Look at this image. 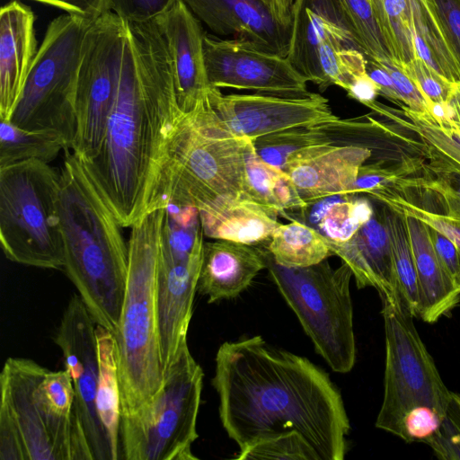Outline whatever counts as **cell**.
<instances>
[{"instance_id": "obj_24", "label": "cell", "mask_w": 460, "mask_h": 460, "mask_svg": "<svg viewBox=\"0 0 460 460\" xmlns=\"http://www.w3.org/2000/svg\"><path fill=\"white\" fill-rule=\"evenodd\" d=\"M204 235L256 245L270 240L280 224L277 215L245 196H226L199 209Z\"/></svg>"}, {"instance_id": "obj_19", "label": "cell", "mask_w": 460, "mask_h": 460, "mask_svg": "<svg viewBox=\"0 0 460 460\" xmlns=\"http://www.w3.org/2000/svg\"><path fill=\"white\" fill-rule=\"evenodd\" d=\"M217 37L242 40L287 57L291 27L282 25L265 0H182Z\"/></svg>"}, {"instance_id": "obj_37", "label": "cell", "mask_w": 460, "mask_h": 460, "mask_svg": "<svg viewBox=\"0 0 460 460\" xmlns=\"http://www.w3.org/2000/svg\"><path fill=\"white\" fill-rule=\"evenodd\" d=\"M427 445L442 460H460V394L452 392L445 415Z\"/></svg>"}, {"instance_id": "obj_31", "label": "cell", "mask_w": 460, "mask_h": 460, "mask_svg": "<svg viewBox=\"0 0 460 460\" xmlns=\"http://www.w3.org/2000/svg\"><path fill=\"white\" fill-rule=\"evenodd\" d=\"M66 149L65 138L55 130H29L1 119L0 167L28 160L49 164Z\"/></svg>"}, {"instance_id": "obj_29", "label": "cell", "mask_w": 460, "mask_h": 460, "mask_svg": "<svg viewBox=\"0 0 460 460\" xmlns=\"http://www.w3.org/2000/svg\"><path fill=\"white\" fill-rule=\"evenodd\" d=\"M269 241L268 250L274 262L288 269L314 266L333 254L319 231L298 220L279 224Z\"/></svg>"}, {"instance_id": "obj_4", "label": "cell", "mask_w": 460, "mask_h": 460, "mask_svg": "<svg viewBox=\"0 0 460 460\" xmlns=\"http://www.w3.org/2000/svg\"><path fill=\"white\" fill-rule=\"evenodd\" d=\"M165 208H157L131 226L125 297L113 333L121 417L146 406L164 382L155 290Z\"/></svg>"}, {"instance_id": "obj_34", "label": "cell", "mask_w": 460, "mask_h": 460, "mask_svg": "<svg viewBox=\"0 0 460 460\" xmlns=\"http://www.w3.org/2000/svg\"><path fill=\"white\" fill-rule=\"evenodd\" d=\"M326 127H296L252 140L258 155L267 163L282 168L296 152L315 145L332 142Z\"/></svg>"}, {"instance_id": "obj_45", "label": "cell", "mask_w": 460, "mask_h": 460, "mask_svg": "<svg viewBox=\"0 0 460 460\" xmlns=\"http://www.w3.org/2000/svg\"><path fill=\"white\" fill-rule=\"evenodd\" d=\"M59 8L66 13L94 21L109 12L106 0H32Z\"/></svg>"}, {"instance_id": "obj_22", "label": "cell", "mask_w": 460, "mask_h": 460, "mask_svg": "<svg viewBox=\"0 0 460 460\" xmlns=\"http://www.w3.org/2000/svg\"><path fill=\"white\" fill-rule=\"evenodd\" d=\"M328 244L332 253L349 266L358 288L371 287L380 297H400L391 239L383 214L379 217L374 213L348 241H328Z\"/></svg>"}, {"instance_id": "obj_10", "label": "cell", "mask_w": 460, "mask_h": 460, "mask_svg": "<svg viewBox=\"0 0 460 460\" xmlns=\"http://www.w3.org/2000/svg\"><path fill=\"white\" fill-rule=\"evenodd\" d=\"M382 299L385 340L384 397L376 427L404 439V420L418 407L444 417L451 391L444 384L400 297Z\"/></svg>"}, {"instance_id": "obj_38", "label": "cell", "mask_w": 460, "mask_h": 460, "mask_svg": "<svg viewBox=\"0 0 460 460\" xmlns=\"http://www.w3.org/2000/svg\"><path fill=\"white\" fill-rule=\"evenodd\" d=\"M429 102H447L453 84L430 69L418 58L402 66Z\"/></svg>"}, {"instance_id": "obj_6", "label": "cell", "mask_w": 460, "mask_h": 460, "mask_svg": "<svg viewBox=\"0 0 460 460\" xmlns=\"http://www.w3.org/2000/svg\"><path fill=\"white\" fill-rule=\"evenodd\" d=\"M203 376L186 340L164 371L155 396L120 418L119 460H197L191 447L199 437Z\"/></svg>"}, {"instance_id": "obj_17", "label": "cell", "mask_w": 460, "mask_h": 460, "mask_svg": "<svg viewBox=\"0 0 460 460\" xmlns=\"http://www.w3.org/2000/svg\"><path fill=\"white\" fill-rule=\"evenodd\" d=\"M371 155L367 146H335L329 142L296 152L286 160L282 169L307 207L331 196L355 194L359 169Z\"/></svg>"}, {"instance_id": "obj_14", "label": "cell", "mask_w": 460, "mask_h": 460, "mask_svg": "<svg viewBox=\"0 0 460 460\" xmlns=\"http://www.w3.org/2000/svg\"><path fill=\"white\" fill-rule=\"evenodd\" d=\"M207 102L224 128L251 140L296 127H327L341 122L328 100L314 93L304 97L256 93L225 95L213 87Z\"/></svg>"}, {"instance_id": "obj_47", "label": "cell", "mask_w": 460, "mask_h": 460, "mask_svg": "<svg viewBox=\"0 0 460 460\" xmlns=\"http://www.w3.org/2000/svg\"><path fill=\"white\" fill-rule=\"evenodd\" d=\"M367 58V73L378 86L380 93L394 101H399L398 94L388 72L375 60Z\"/></svg>"}, {"instance_id": "obj_32", "label": "cell", "mask_w": 460, "mask_h": 460, "mask_svg": "<svg viewBox=\"0 0 460 460\" xmlns=\"http://www.w3.org/2000/svg\"><path fill=\"white\" fill-rule=\"evenodd\" d=\"M383 217L391 239L398 293L407 311L419 316L420 287L405 217L386 206Z\"/></svg>"}, {"instance_id": "obj_20", "label": "cell", "mask_w": 460, "mask_h": 460, "mask_svg": "<svg viewBox=\"0 0 460 460\" xmlns=\"http://www.w3.org/2000/svg\"><path fill=\"white\" fill-rule=\"evenodd\" d=\"M332 40L359 45L340 1L295 0L287 58L308 82L317 84L316 52L320 45Z\"/></svg>"}, {"instance_id": "obj_41", "label": "cell", "mask_w": 460, "mask_h": 460, "mask_svg": "<svg viewBox=\"0 0 460 460\" xmlns=\"http://www.w3.org/2000/svg\"><path fill=\"white\" fill-rule=\"evenodd\" d=\"M376 62L390 75L399 101L406 105L405 108L417 113L428 112V101L400 65L393 60Z\"/></svg>"}, {"instance_id": "obj_2", "label": "cell", "mask_w": 460, "mask_h": 460, "mask_svg": "<svg viewBox=\"0 0 460 460\" xmlns=\"http://www.w3.org/2000/svg\"><path fill=\"white\" fill-rule=\"evenodd\" d=\"M211 380L223 428L239 451L296 432L320 460H343L350 424L341 394L308 358L261 336L226 341Z\"/></svg>"}, {"instance_id": "obj_12", "label": "cell", "mask_w": 460, "mask_h": 460, "mask_svg": "<svg viewBox=\"0 0 460 460\" xmlns=\"http://www.w3.org/2000/svg\"><path fill=\"white\" fill-rule=\"evenodd\" d=\"M47 368L8 358L0 373V459L65 460L34 388Z\"/></svg>"}, {"instance_id": "obj_3", "label": "cell", "mask_w": 460, "mask_h": 460, "mask_svg": "<svg viewBox=\"0 0 460 460\" xmlns=\"http://www.w3.org/2000/svg\"><path fill=\"white\" fill-rule=\"evenodd\" d=\"M60 171L63 271L96 325L115 332L128 271V245L104 194L85 164L66 150Z\"/></svg>"}, {"instance_id": "obj_40", "label": "cell", "mask_w": 460, "mask_h": 460, "mask_svg": "<svg viewBox=\"0 0 460 460\" xmlns=\"http://www.w3.org/2000/svg\"><path fill=\"white\" fill-rule=\"evenodd\" d=\"M177 0H106L109 11L127 22H145L167 12Z\"/></svg>"}, {"instance_id": "obj_44", "label": "cell", "mask_w": 460, "mask_h": 460, "mask_svg": "<svg viewBox=\"0 0 460 460\" xmlns=\"http://www.w3.org/2000/svg\"><path fill=\"white\" fill-rule=\"evenodd\" d=\"M428 227L433 248L441 266L460 288V255L456 245L439 231L429 226Z\"/></svg>"}, {"instance_id": "obj_49", "label": "cell", "mask_w": 460, "mask_h": 460, "mask_svg": "<svg viewBox=\"0 0 460 460\" xmlns=\"http://www.w3.org/2000/svg\"><path fill=\"white\" fill-rule=\"evenodd\" d=\"M447 102L449 108V122L440 125L452 126L460 129V82L453 84L452 91Z\"/></svg>"}, {"instance_id": "obj_33", "label": "cell", "mask_w": 460, "mask_h": 460, "mask_svg": "<svg viewBox=\"0 0 460 460\" xmlns=\"http://www.w3.org/2000/svg\"><path fill=\"white\" fill-rule=\"evenodd\" d=\"M392 55L401 66L415 58L410 0H372Z\"/></svg>"}, {"instance_id": "obj_8", "label": "cell", "mask_w": 460, "mask_h": 460, "mask_svg": "<svg viewBox=\"0 0 460 460\" xmlns=\"http://www.w3.org/2000/svg\"><path fill=\"white\" fill-rule=\"evenodd\" d=\"M267 268L282 297L296 315L314 349L331 369L349 373L357 348L349 266L332 269L325 261L306 268L279 266L267 255Z\"/></svg>"}, {"instance_id": "obj_51", "label": "cell", "mask_w": 460, "mask_h": 460, "mask_svg": "<svg viewBox=\"0 0 460 460\" xmlns=\"http://www.w3.org/2000/svg\"><path fill=\"white\" fill-rule=\"evenodd\" d=\"M267 2V0H265ZM268 3V2H267Z\"/></svg>"}, {"instance_id": "obj_48", "label": "cell", "mask_w": 460, "mask_h": 460, "mask_svg": "<svg viewBox=\"0 0 460 460\" xmlns=\"http://www.w3.org/2000/svg\"><path fill=\"white\" fill-rule=\"evenodd\" d=\"M295 0H267L275 18L282 25L292 26V10Z\"/></svg>"}, {"instance_id": "obj_52", "label": "cell", "mask_w": 460, "mask_h": 460, "mask_svg": "<svg viewBox=\"0 0 460 460\" xmlns=\"http://www.w3.org/2000/svg\"><path fill=\"white\" fill-rule=\"evenodd\" d=\"M372 1V0H371Z\"/></svg>"}, {"instance_id": "obj_35", "label": "cell", "mask_w": 460, "mask_h": 460, "mask_svg": "<svg viewBox=\"0 0 460 460\" xmlns=\"http://www.w3.org/2000/svg\"><path fill=\"white\" fill-rule=\"evenodd\" d=\"M367 58L393 60L371 0H339ZM394 61V60H393Z\"/></svg>"}, {"instance_id": "obj_15", "label": "cell", "mask_w": 460, "mask_h": 460, "mask_svg": "<svg viewBox=\"0 0 460 460\" xmlns=\"http://www.w3.org/2000/svg\"><path fill=\"white\" fill-rule=\"evenodd\" d=\"M75 391V412L93 460H113L96 409L99 359L96 323L78 294L69 299L54 337Z\"/></svg>"}, {"instance_id": "obj_11", "label": "cell", "mask_w": 460, "mask_h": 460, "mask_svg": "<svg viewBox=\"0 0 460 460\" xmlns=\"http://www.w3.org/2000/svg\"><path fill=\"white\" fill-rule=\"evenodd\" d=\"M128 24L109 11L89 26L76 92V127L71 146L84 162L99 153L120 72Z\"/></svg>"}, {"instance_id": "obj_26", "label": "cell", "mask_w": 460, "mask_h": 460, "mask_svg": "<svg viewBox=\"0 0 460 460\" xmlns=\"http://www.w3.org/2000/svg\"><path fill=\"white\" fill-rule=\"evenodd\" d=\"M243 196L277 216L306 207L289 175L264 161L251 139L244 147Z\"/></svg>"}, {"instance_id": "obj_13", "label": "cell", "mask_w": 460, "mask_h": 460, "mask_svg": "<svg viewBox=\"0 0 460 460\" xmlns=\"http://www.w3.org/2000/svg\"><path fill=\"white\" fill-rule=\"evenodd\" d=\"M203 49L207 75L212 87L282 97H304L311 93L307 79L287 57L262 50L242 40L206 32Z\"/></svg>"}, {"instance_id": "obj_16", "label": "cell", "mask_w": 460, "mask_h": 460, "mask_svg": "<svg viewBox=\"0 0 460 460\" xmlns=\"http://www.w3.org/2000/svg\"><path fill=\"white\" fill-rule=\"evenodd\" d=\"M203 247L190 255L161 251L159 248L155 303L164 373L187 340Z\"/></svg>"}, {"instance_id": "obj_1", "label": "cell", "mask_w": 460, "mask_h": 460, "mask_svg": "<svg viewBox=\"0 0 460 460\" xmlns=\"http://www.w3.org/2000/svg\"><path fill=\"white\" fill-rule=\"evenodd\" d=\"M128 24L102 144L92 161L82 160L122 227L169 205L170 155L186 115L176 100L168 49L156 19Z\"/></svg>"}, {"instance_id": "obj_23", "label": "cell", "mask_w": 460, "mask_h": 460, "mask_svg": "<svg viewBox=\"0 0 460 460\" xmlns=\"http://www.w3.org/2000/svg\"><path fill=\"white\" fill-rule=\"evenodd\" d=\"M267 268V254L254 245L216 240L205 242L197 292L208 303L237 297Z\"/></svg>"}, {"instance_id": "obj_7", "label": "cell", "mask_w": 460, "mask_h": 460, "mask_svg": "<svg viewBox=\"0 0 460 460\" xmlns=\"http://www.w3.org/2000/svg\"><path fill=\"white\" fill-rule=\"evenodd\" d=\"M247 138L223 128L207 102L186 114L171 150L168 200L198 210L226 196H243Z\"/></svg>"}, {"instance_id": "obj_43", "label": "cell", "mask_w": 460, "mask_h": 460, "mask_svg": "<svg viewBox=\"0 0 460 460\" xmlns=\"http://www.w3.org/2000/svg\"><path fill=\"white\" fill-rule=\"evenodd\" d=\"M443 417L429 407H418L410 411L404 420V441L423 442L438 429Z\"/></svg>"}, {"instance_id": "obj_21", "label": "cell", "mask_w": 460, "mask_h": 460, "mask_svg": "<svg viewBox=\"0 0 460 460\" xmlns=\"http://www.w3.org/2000/svg\"><path fill=\"white\" fill-rule=\"evenodd\" d=\"M35 16L12 1L0 10V119L10 120L38 52Z\"/></svg>"}, {"instance_id": "obj_25", "label": "cell", "mask_w": 460, "mask_h": 460, "mask_svg": "<svg viewBox=\"0 0 460 460\" xmlns=\"http://www.w3.org/2000/svg\"><path fill=\"white\" fill-rule=\"evenodd\" d=\"M403 216L419 280V317L433 323L458 304L460 288L441 266L427 224L412 216Z\"/></svg>"}, {"instance_id": "obj_46", "label": "cell", "mask_w": 460, "mask_h": 460, "mask_svg": "<svg viewBox=\"0 0 460 460\" xmlns=\"http://www.w3.org/2000/svg\"><path fill=\"white\" fill-rule=\"evenodd\" d=\"M346 93L350 98L368 106L376 102V98L380 93V91L367 73H365L357 76L351 82Z\"/></svg>"}, {"instance_id": "obj_39", "label": "cell", "mask_w": 460, "mask_h": 460, "mask_svg": "<svg viewBox=\"0 0 460 460\" xmlns=\"http://www.w3.org/2000/svg\"><path fill=\"white\" fill-rule=\"evenodd\" d=\"M429 158V162L423 164L422 175L432 188L460 210V170L431 155Z\"/></svg>"}, {"instance_id": "obj_42", "label": "cell", "mask_w": 460, "mask_h": 460, "mask_svg": "<svg viewBox=\"0 0 460 460\" xmlns=\"http://www.w3.org/2000/svg\"><path fill=\"white\" fill-rule=\"evenodd\" d=\"M460 62V0H425Z\"/></svg>"}, {"instance_id": "obj_30", "label": "cell", "mask_w": 460, "mask_h": 460, "mask_svg": "<svg viewBox=\"0 0 460 460\" xmlns=\"http://www.w3.org/2000/svg\"><path fill=\"white\" fill-rule=\"evenodd\" d=\"M368 195L391 209L417 217L439 231L455 243L460 255V210L433 188L427 186L416 203L401 198L385 187Z\"/></svg>"}, {"instance_id": "obj_50", "label": "cell", "mask_w": 460, "mask_h": 460, "mask_svg": "<svg viewBox=\"0 0 460 460\" xmlns=\"http://www.w3.org/2000/svg\"><path fill=\"white\" fill-rule=\"evenodd\" d=\"M434 120V119H433ZM435 121V120H434ZM436 122V121H435ZM437 123V122H436ZM443 134L456 146L460 149V129L456 128L452 126L438 124Z\"/></svg>"}, {"instance_id": "obj_36", "label": "cell", "mask_w": 460, "mask_h": 460, "mask_svg": "<svg viewBox=\"0 0 460 460\" xmlns=\"http://www.w3.org/2000/svg\"><path fill=\"white\" fill-rule=\"evenodd\" d=\"M234 458L237 460H320L310 444L296 432L260 441L238 451Z\"/></svg>"}, {"instance_id": "obj_28", "label": "cell", "mask_w": 460, "mask_h": 460, "mask_svg": "<svg viewBox=\"0 0 460 460\" xmlns=\"http://www.w3.org/2000/svg\"><path fill=\"white\" fill-rule=\"evenodd\" d=\"M96 340L99 359L97 414L108 438L113 460H119L121 399L114 335L107 329L96 325Z\"/></svg>"}, {"instance_id": "obj_27", "label": "cell", "mask_w": 460, "mask_h": 460, "mask_svg": "<svg viewBox=\"0 0 460 460\" xmlns=\"http://www.w3.org/2000/svg\"><path fill=\"white\" fill-rule=\"evenodd\" d=\"M355 195L340 194L318 200L300 210L302 218L329 242L348 241L374 216L369 200Z\"/></svg>"}, {"instance_id": "obj_9", "label": "cell", "mask_w": 460, "mask_h": 460, "mask_svg": "<svg viewBox=\"0 0 460 460\" xmlns=\"http://www.w3.org/2000/svg\"><path fill=\"white\" fill-rule=\"evenodd\" d=\"M93 22L67 13L49 22L12 123L29 130H55L71 148L84 41Z\"/></svg>"}, {"instance_id": "obj_18", "label": "cell", "mask_w": 460, "mask_h": 460, "mask_svg": "<svg viewBox=\"0 0 460 460\" xmlns=\"http://www.w3.org/2000/svg\"><path fill=\"white\" fill-rule=\"evenodd\" d=\"M166 41L176 100L184 114L204 103L213 88L205 66L199 20L182 0L156 18Z\"/></svg>"}, {"instance_id": "obj_5", "label": "cell", "mask_w": 460, "mask_h": 460, "mask_svg": "<svg viewBox=\"0 0 460 460\" xmlns=\"http://www.w3.org/2000/svg\"><path fill=\"white\" fill-rule=\"evenodd\" d=\"M60 178L48 163L28 160L0 167V243L16 263L63 270Z\"/></svg>"}]
</instances>
